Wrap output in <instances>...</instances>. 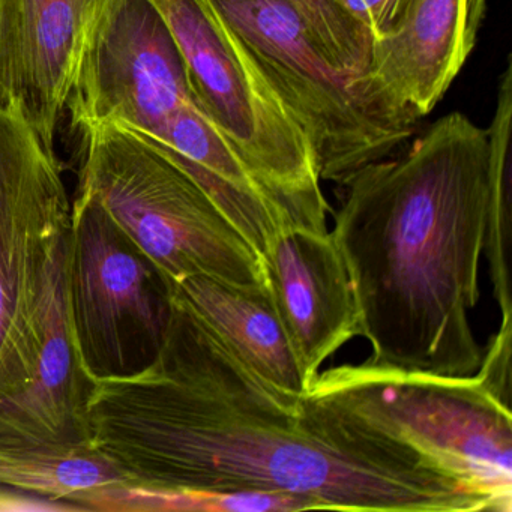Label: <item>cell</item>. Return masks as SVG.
<instances>
[{"instance_id": "obj_7", "label": "cell", "mask_w": 512, "mask_h": 512, "mask_svg": "<svg viewBox=\"0 0 512 512\" xmlns=\"http://www.w3.org/2000/svg\"><path fill=\"white\" fill-rule=\"evenodd\" d=\"M70 221L58 157L16 109L0 107V398L20 391L37 367Z\"/></svg>"}, {"instance_id": "obj_6", "label": "cell", "mask_w": 512, "mask_h": 512, "mask_svg": "<svg viewBox=\"0 0 512 512\" xmlns=\"http://www.w3.org/2000/svg\"><path fill=\"white\" fill-rule=\"evenodd\" d=\"M403 440L470 487L512 511V412L484 377L407 373L341 364L310 389Z\"/></svg>"}, {"instance_id": "obj_19", "label": "cell", "mask_w": 512, "mask_h": 512, "mask_svg": "<svg viewBox=\"0 0 512 512\" xmlns=\"http://www.w3.org/2000/svg\"><path fill=\"white\" fill-rule=\"evenodd\" d=\"M511 349H512V319H502L499 331L482 353L478 373L484 377L491 391L511 404Z\"/></svg>"}, {"instance_id": "obj_2", "label": "cell", "mask_w": 512, "mask_h": 512, "mask_svg": "<svg viewBox=\"0 0 512 512\" xmlns=\"http://www.w3.org/2000/svg\"><path fill=\"white\" fill-rule=\"evenodd\" d=\"M490 130L460 112L398 157L364 167L334 212L370 364L464 377L484 349L470 325L481 296Z\"/></svg>"}, {"instance_id": "obj_13", "label": "cell", "mask_w": 512, "mask_h": 512, "mask_svg": "<svg viewBox=\"0 0 512 512\" xmlns=\"http://www.w3.org/2000/svg\"><path fill=\"white\" fill-rule=\"evenodd\" d=\"M65 253L67 245L50 284L34 374L16 394L0 398V455L91 446L88 403L94 380L83 368L68 316Z\"/></svg>"}, {"instance_id": "obj_11", "label": "cell", "mask_w": 512, "mask_h": 512, "mask_svg": "<svg viewBox=\"0 0 512 512\" xmlns=\"http://www.w3.org/2000/svg\"><path fill=\"white\" fill-rule=\"evenodd\" d=\"M266 287L298 359L307 392L320 368L359 331L346 263L331 232L283 229L262 254Z\"/></svg>"}, {"instance_id": "obj_14", "label": "cell", "mask_w": 512, "mask_h": 512, "mask_svg": "<svg viewBox=\"0 0 512 512\" xmlns=\"http://www.w3.org/2000/svg\"><path fill=\"white\" fill-rule=\"evenodd\" d=\"M172 290L173 298L209 326L257 376L281 391L307 394L268 287L187 277L175 281Z\"/></svg>"}, {"instance_id": "obj_3", "label": "cell", "mask_w": 512, "mask_h": 512, "mask_svg": "<svg viewBox=\"0 0 512 512\" xmlns=\"http://www.w3.org/2000/svg\"><path fill=\"white\" fill-rule=\"evenodd\" d=\"M80 136L79 190L94 197L172 283L209 277L266 287L262 256L167 152L119 125H98Z\"/></svg>"}, {"instance_id": "obj_17", "label": "cell", "mask_w": 512, "mask_h": 512, "mask_svg": "<svg viewBox=\"0 0 512 512\" xmlns=\"http://www.w3.org/2000/svg\"><path fill=\"white\" fill-rule=\"evenodd\" d=\"M86 509L101 511L179 512H302L316 511L310 500L293 494L214 493V491H161L119 485L89 497Z\"/></svg>"}, {"instance_id": "obj_8", "label": "cell", "mask_w": 512, "mask_h": 512, "mask_svg": "<svg viewBox=\"0 0 512 512\" xmlns=\"http://www.w3.org/2000/svg\"><path fill=\"white\" fill-rule=\"evenodd\" d=\"M65 289L92 380L131 376L154 362L172 320L173 283L83 190L71 205Z\"/></svg>"}, {"instance_id": "obj_16", "label": "cell", "mask_w": 512, "mask_h": 512, "mask_svg": "<svg viewBox=\"0 0 512 512\" xmlns=\"http://www.w3.org/2000/svg\"><path fill=\"white\" fill-rule=\"evenodd\" d=\"M491 179L488 194L484 256L490 265L493 295L502 319H512L511 299V137L512 59L508 56L499 79L496 109L491 119Z\"/></svg>"}, {"instance_id": "obj_15", "label": "cell", "mask_w": 512, "mask_h": 512, "mask_svg": "<svg viewBox=\"0 0 512 512\" xmlns=\"http://www.w3.org/2000/svg\"><path fill=\"white\" fill-rule=\"evenodd\" d=\"M121 470L92 448L0 455V485L85 509L89 497L127 485Z\"/></svg>"}, {"instance_id": "obj_5", "label": "cell", "mask_w": 512, "mask_h": 512, "mask_svg": "<svg viewBox=\"0 0 512 512\" xmlns=\"http://www.w3.org/2000/svg\"><path fill=\"white\" fill-rule=\"evenodd\" d=\"M295 113L322 182L346 185L394 157L419 119L398 109L365 73L340 67L287 0H211Z\"/></svg>"}, {"instance_id": "obj_9", "label": "cell", "mask_w": 512, "mask_h": 512, "mask_svg": "<svg viewBox=\"0 0 512 512\" xmlns=\"http://www.w3.org/2000/svg\"><path fill=\"white\" fill-rule=\"evenodd\" d=\"M193 100L160 11L151 0H118L86 46L65 113L77 134L113 124L158 140Z\"/></svg>"}, {"instance_id": "obj_12", "label": "cell", "mask_w": 512, "mask_h": 512, "mask_svg": "<svg viewBox=\"0 0 512 512\" xmlns=\"http://www.w3.org/2000/svg\"><path fill=\"white\" fill-rule=\"evenodd\" d=\"M487 0H400L394 20L371 40L365 74L403 112H433L469 59Z\"/></svg>"}, {"instance_id": "obj_10", "label": "cell", "mask_w": 512, "mask_h": 512, "mask_svg": "<svg viewBox=\"0 0 512 512\" xmlns=\"http://www.w3.org/2000/svg\"><path fill=\"white\" fill-rule=\"evenodd\" d=\"M118 0H0V107L55 151L83 53Z\"/></svg>"}, {"instance_id": "obj_1", "label": "cell", "mask_w": 512, "mask_h": 512, "mask_svg": "<svg viewBox=\"0 0 512 512\" xmlns=\"http://www.w3.org/2000/svg\"><path fill=\"white\" fill-rule=\"evenodd\" d=\"M88 428L128 485L149 490L293 494L316 511L497 512L346 407L265 382L175 298L154 362L94 380Z\"/></svg>"}, {"instance_id": "obj_4", "label": "cell", "mask_w": 512, "mask_h": 512, "mask_svg": "<svg viewBox=\"0 0 512 512\" xmlns=\"http://www.w3.org/2000/svg\"><path fill=\"white\" fill-rule=\"evenodd\" d=\"M172 32L188 85L293 226L325 233L328 200L295 113L211 0H151Z\"/></svg>"}, {"instance_id": "obj_18", "label": "cell", "mask_w": 512, "mask_h": 512, "mask_svg": "<svg viewBox=\"0 0 512 512\" xmlns=\"http://www.w3.org/2000/svg\"><path fill=\"white\" fill-rule=\"evenodd\" d=\"M317 43L340 67L365 73L371 35L335 0H287Z\"/></svg>"}]
</instances>
